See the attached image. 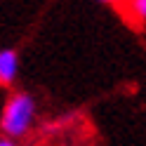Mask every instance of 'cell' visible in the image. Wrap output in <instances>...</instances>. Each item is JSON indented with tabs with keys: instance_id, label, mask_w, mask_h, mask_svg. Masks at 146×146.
Listing matches in <instances>:
<instances>
[{
	"instance_id": "1",
	"label": "cell",
	"mask_w": 146,
	"mask_h": 146,
	"mask_svg": "<svg viewBox=\"0 0 146 146\" xmlns=\"http://www.w3.org/2000/svg\"><path fill=\"white\" fill-rule=\"evenodd\" d=\"M35 99L29 92H14L5 102V108L0 113V132L5 139H19L31 130L35 120Z\"/></svg>"
},
{
	"instance_id": "2",
	"label": "cell",
	"mask_w": 146,
	"mask_h": 146,
	"mask_svg": "<svg viewBox=\"0 0 146 146\" xmlns=\"http://www.w3.org/2000/svg\"><path fill=\"white\" fill-rule=\"evenodd\" d=\"M19 76V52L14 47L0 50V85H12Z\"/></svg>"
},
{
	"instance_id": "3",
	"label": "cell",
	"mask_w": 146,
	"mask_h": 146,
	"mask_svg": "<svg viewBox=\"0 0 146 146\" xmlns=\"http://www.w3.org/2000/svg\"><path fill=\"white\" fill-rule=\"evenodd\" d=\"M130 10L137 19L146 21V0H130Z\"/></svg>"
},
{
	"instance_id": "4",
	"label": "cell",
	"mask_w": 146,
	"mask_h": 146,
	"mask_svg": "<svg viewBox=\"0 0 146 146\" xmlns=\"http://www.w3.org/2000/svg\"><path fill=\"white\" fill-rule=\"evenodd\" d=\"M0 146H17L12 139H5V137H0Z\"/></svg>"
},
{
	"instance_id": "5",
	"label": "cell",
	"mask_w": 146,
	"mask_h": 146,
	"mask_svg": "<svg viewBox=\"0 0 146 146\" xmlns=\"http://www.w3.org/2000/svg\"><path fill=\"white\" fill-rule=\"evenodd\" d=\"M99 3H108V5H113V3H118V0H99Z\"/></svg>"
}]
</instances>
